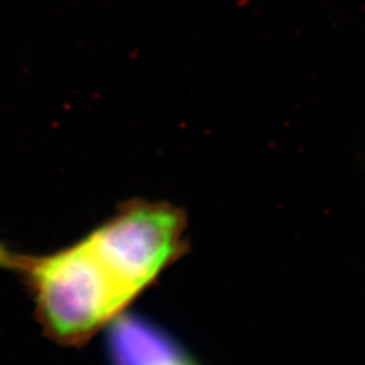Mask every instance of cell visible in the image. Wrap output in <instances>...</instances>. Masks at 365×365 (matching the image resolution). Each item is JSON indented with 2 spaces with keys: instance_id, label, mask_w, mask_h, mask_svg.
Masks as SVG:
<instances>
[{
  "instance_id": "1",
  "label": "cell",
  "mask_w": 365,
  "mask_h": 365,
  "mask_svg": "<svg viewBox=\"0 0 365 365\" xmlns=\"http://www.w3.org/2000/svg\"><path fill=\"white\" fill-rule=\"evenodd\" d=\"M40 314L61 341H83L131 299L84 242L32 267Z\"/></svg>"
},
{
  "instance_id": "2",
  "label": "cell",
  "mask_w": 365,
  "mask_h": 365,
  "mask_svg": "<svg viewBox=\"0 0 365 365\" xmlns=\"http://www.w3.org/2000/svg\"><path fill=\"white\" fill-rule=\"evenodd\" d=\"M185 218L165 204H135L91 233L86 244L130 299L181 255Z\"/></svg>"
},
{
  "instance_id": "3",
  "label": "cell",
  "mask_w": 365,
  "mask_h": 365,
  "mask_svg": "<svg viewBox=\"0 0 365 365\" xmlns=\"http://www.w3.org/2000/svg\"><path fill=\"white\" fill-rule=\"evenodd\" d=\"M108 347L113 365H197L163 330L133 315L113 323Z\"/></svg>"
},
{
  "instance_id": "4",
  "label": "cell",
  "mask_w": 365,
  "mask_h": 365,
  "mask_svg": "<svg viewBox=\"0 0 365 365\" xmlns=\"http://www.w3.org/2000/svg\"><path fill=\"white\" fill-rule=\"evenodd\" d=\"M16 264V259L13 257V255L8 253V251L0 245V267H11Z\"/></svg>"
}]
</instances>
